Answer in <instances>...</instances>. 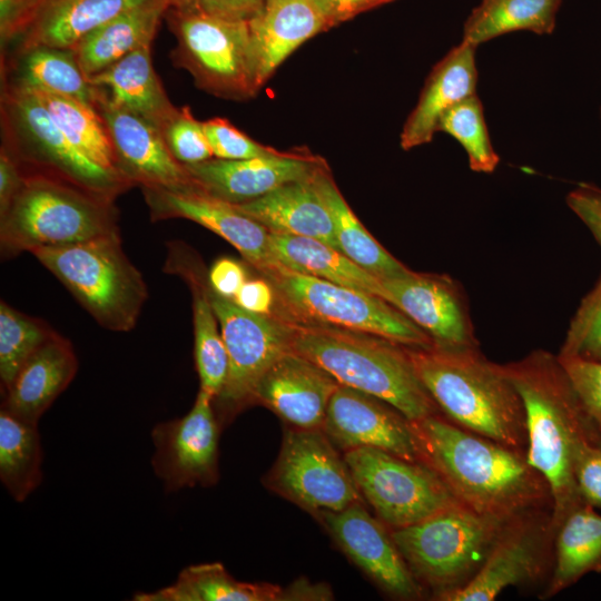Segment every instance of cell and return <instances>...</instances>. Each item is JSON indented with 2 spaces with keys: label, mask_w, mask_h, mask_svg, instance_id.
I'll return each instance as SVG.
<instances>
[{
  "label": "cell",
  "mask_w": 601,
  "mask_h": 601,
  "mask_svg": "<svg viewBox=\"0 0 601 601\" xmlns=\"http://www.w3.org/2000/svg\"><path fill=\"white\" fill-rule=\"evenodd\" d=\"M411 423L420 462L437 474L459 503L508 520L552 509L549 485L524 453L460 427L442 414Z\"/></svg>",
  "instance_id": "6da1fadb"
},
{
  "label": "cell",
  "mask_w": 601,
  "mask_h": 601,
  "mask_svg": "<svg viewBox=\"0 0 601 601\" xmlns=\"http://www.w3.org/2000/svg\"><path fill=\"white\" fill-rule=\"evenodd\" d=\"M502 368L518 390L526 422V460L546 481L555 532L583 501L574 463L579 451L599 437L601 428L588 413L558 355L536 349Z\"/></svg>",
  "instance_id": "7a4b0ae2"
},
{
  "label": "cell",
  "mask_w": 601,
  "mask_h": 601,
  "mask_svg": "<svg viewBox=\"0 0 601 601\" xmlns=\"http://www.w3.org/2000/svg\"><path fill=\"white\" fill-rule=\"evenodd\" d=\"M422 384L449 421L525 454V412L502 364L477 346L408 347Z\"/></svg>",
  "instance_id": "3957f363"
},
{
  "label": "cell",
  "mask_w": 601,
  "mask_h": 601,
  "mask_svg": "<svg viewBox=\"0 0 601 601\" xmlns=\"http://www.w3.org/2000/svg\"><path fill=\"white\" fill-rule=\"evenodd\" d=\"M286 322L292 351L323 367L339 384L385 401L410 421L441 414L406 346L367 333Z\"/></svg>",
  "instance_id": "277c9868"
},
{
  "label": "cell",
  "mask_w": 601,
  "mask_h": 601,
  "mask_svg": "<svg viewBox=\"0 0 601 601\" xmlns=\"http://www.w3.org/2000/svg\"><path fill=\"white\" fill-rule=\"evenodd\" d=\"M22 175L19 191L0 216L2 255L119 234L114 200L48 176Z\"/></svg>",
  "instance_id": "5b68a950"
},
{
  "label": "cell",
  "mask_w": 601,
  "mask_h": 601,
  "mask_svg": "<svg viewBox=\"0 0 601 601\" xmlns=\"http://www.w3.org/2000/svg\"><path fill=\"white\" fill-rule=\"evenodd\" d=\"M509 520L455 503L390 531L415 580L433 600L444 601L476 575Z\"/></svg>",
  "instance_id": "8992f818"
},
{
  "label": "cell",
  "mask_w": 601,
  "mask_h": 601,
  "mask_svg": "<svg viewBox=\"0 0 601 601\" xmlns=\"http://www.w3.org/2000/svg\"><path fill=\"white\" fill-rule=\"evenodd\" d=\"M273 286L274 315L300 324L345 328L408 347H428L430 335L385 299L300 274L274 263L258 270Z\"/></svg>",
  "instance_id": "52a82bcc"
},
{
  "label": "cell",
  "mask_w": 601,
  "mask_h": 601,
  "mask_svg": "<svg viewBox=\"0 0 601 601\" xmlns=\"http://www.w3.org/2000/svg\"><path fill=\"white\" fill-rule=\"evenodd\" d=\"M0 108L1 147L22 174L48 176L110 200L134 186L81 154L32 89L2 79Z\"/></svg>",
  "instance_id": "ba28073f"
},
{
  "label": "cell",
  "mask_w": 601,
  "mask_h": 601,
  "mask_svg": "<svg viewBox=\"0 0 601 601\" xmlns=\"http://www.w3.org/2000/svg\"><path fill=\"white\" fill-rule=\"evenodd\" d=\"M105 328L128 332L147 300V285L122 250L120 235L30 252Z\"/></svg>",
  "instance_id": "9c48e42d"
},
{
  "label": "cell",
  "mask_w": 601,
  "mask_h": 601,
  "mask_svg": "<svg viewBox=\"0 0 601 601\" xmlns=\"http://www.w3.org/2000/svg\"><path fill=\"white\" fill-rule=\"evenodd\" d=\"M177 39L170 58L195 85L223 99L245 101L256 96L249 21L194 10L168 9Z\"/></svg>",
  "instance_id": "30bf717a"
},
{
  "label": "cell",
  "mask_w": 601,
  "mask_h": 601,
  "mask_svg": "<svg viewBox=\"0 0 601 601\" xmlns=\"http://www.w3.org/2000/svg\"><path fill=\"white\" fill-rule=\"evenodd\" d=\"M205 288L229 358L225 385L213 400L223 428L252 405L260 377L282 355L292 351L290 328L285 319L274 314L248 312L214 293L208 284Z\"/></svg>",
  "instance_id": "8fae6325"
},
{
  "label": "cell",
  "mask_w": 601,
  "mask_h": 601,
  "mask_svg": "<svg viewBox=\"0 0 601 601\" xmlns=\"http://www.w3.org/2000/svg\"><path fill=\"white\" fill-rule=\"evenodd\" d=\"M264 484L312 515L364 501L344 456L322 428L287 426Z\"/></svg>",
  "instance_id": "7c38bea8"
},
{
  "label": "cell",
  "mask_w": 601,
  "mask_h": 601,
  "mask_svg": "<svg viewBox=\"0 0 601 601\" xmlns=\"http://www.w3.org/2000/svg\"><path fill=\"white\" fill-rule=\"evenodd\" d=\"M343 456L363 499L388 529L417 523L459 503L422 462L375 447L353 449Z\"/></svg>",
  "instance_id": "4fadbf2b"
},
{
  "label": "cell",
  "mask_w": 601,
  "mask_h": 601,
  "mask_svg": "<svg viewBox=\"0 0 601 601\" xmlns=\"http://www.w3.org/2000/svg\"><path fill=\"white\" fill-rule=\"evenodd\" d=\"M551 510H536L506 522L476 575L444 601H492L509 587L539 581L553 562Z\"/></svg>",
  "instance_id": "5bb4252c"
},
{
  "label": "cell",
  "mask_w": 601,
  "mask_h": 601,
  "mask_svg": "<svg viewBox=\"0 0 601 601\" xmlns=\"http://www.w3.org/2000/svg\"><path fill=\"white\" fill-rule=\"evenodd\" d=\"M213 397L199 390L183 417L157 424L151 439V464L167 492L196 485L210 486L219 479V432Z\"/></svg>",
  "instance_id": "9a60e30c"
},
{
  "label": "cell",
  "mask_w": 601,
  "mask_h": 601,
  "mask_svg": "<svg viewBox=\"0 0 601 601\" xmlns=\"http://www.w3.org/2000/svg\"><path fill=\"white\" fill-rule=\"evenodd\" d=\"M314 516L324 525L337 546L382 591L401 600L425 595L401 555L390 529L372 516L363 502L341 511L322 510Z\"/></svg>",
  "instance_id": "2e32d148"
},
{
  "label": "cell",
  "mask_w": 601,
  "mask_h": 601,
  "mask_svg": "<svg viewBox=\"0 0 601 601\" xmlns=\"http://www.w3.org/2000/svg\"><path fill=\"white\" fill-rule=\"evenodd\" d=\"M380 280L384 299L425 331L434 344L479 345L464 293L453 278L410 269Z\"/></svg>",
  "instance_id": "e0dca14e"
},
{
  "label": "cell",
  "mask_w": 601,
  "mask_h": 601,
  "mask_svg": "<svg viewBox=\"0 0 601 601\" xmlns=\"http://www.w3.org/2000/svg\"><path fill=\"white\" fill-rule=\"evenodd\" d=\"M322 430L343 453L375 447L420 462L411 421L385 401L342 384L329 401Z\"/></svg>",
  "instance_id": "ac0fdd59"
},
{
  "label": "cell",
  "mask_w": 601,
  "mask_h": 601,
  "mask_svg": "<svg viewBox=\"0 0 601 601\" xmlns=\"http://www.w3.org/2000/svg\"><path fill=\"white\" fill-rule=\"evenodd\" d=\"M95 87L93 107L112 144L119 173L140 188L176 189L194 184L185 166L169 152L159 129L140 116L116 106Z\"/></svg>",
  "instance_id": "d6986e66"
},
{
  "label": "cell",
  "mask_w": 601,
  "mask_h": 601,
  "mask_svg": "<svg viewBox=\"0 0 601 601\" xmlns=\"http://www.w3.org/2000/svg\"><path fill=\"white\" fill-rule=\"evenodd\" d=\"M152 220L186 218L233 245L246 263L264 269L276 263L269 250V231L234 204L203 190L195 183L176 189L141 188Z\"/></svg>",
  "instance_id": "ffe728a7"
},
{
  "label": "cell",
  "mask_w": 601,
  "mask_h": 601,
  "mask_svg": "<svg viewBox=\"0 0 601 601\" xmlns=\"http://www.w3.org/2000/svg\"><path fill=\"white\" fill-rule=\"evenodd\" d=\"M338 386L337 380L323 367L289 351L260 377L252 405L267 407L288 426L322 428Z\"/></svg>",
  "instance_id": "44dd1931"
},
{
  "label": "cell",
  "mask_w": 601,
  "mask_h": 601,
  "mask_svg": "<svg viewBox=\"0 0 601 601\" xmlns=\"http://www.w3.org/2000/svg\"><path fill=\"white\" fill-rule=\"evenodd\" d=\"M325 162L309 152L285 151L277 156L239 160L214 157L184 166L203 190L230 204H242L287 183L305 179Z\"/></svg>",
  "instance_id": "7402d4cb"
},
{
  "label": "cell",
  "mask_w": 601,
  "mask_h": 601,
  "mask_svg": "<svg viewBox=\"0 0 601 601\" xmlns=\"http://www.w3.org/2000/svg\"><path fill=\"white\" fill-rule=\"evenodd\" d=\"M249 28L259 91L299 46L332 27L313 0H266Z\"/></svg>",
  "instance_id": "603a6c76"
},
{
  "label": "cell",
  "mask_w": 601,
  "mask_h": 601,
  "mask_svg": "<svg viewBox=\"0 0 601 601\" xmlns=\"http://www.w3.org/2000/svg\"><path fill=\"white\" fill-rule=\"evenodd\" d=\"M475 50L476 47L461 41L432 68L417 104L403 126L400 140L404 150L432 141L441 117L454 105L475 95Z\"/></svg>",
  "instance_id": "cb8c5ba5"
},
{
  "label": "cell",
  "mask_w": 601,
  "mask_h": 601,
  "mask_svg": "<svg viewBox=\"0 0 601 601\" xmlns=\"http://www.w3.org/2000/svg\"><path fill=\"white\" fill-rule=\"evenodd\" d=\"M78 361L68 339L55 333L23 364L4 392L1 408L38 424L42 414L75 377Z\"/></svg>",
  "instance_id": "d4e9b609"
},
{
  "label": "cell",
  "mask_w": 601,
  "mask_h": 601,
  "mask_svg": "<svg viewBox=\"0 0 601 601\" xmlns=\"http://www.w3.org/2000/svg\"><path fill=\"white\" fill-rule=\"evenodd\" d=\"M313 175L234 205L269 233L314 238L339 250L331 214L314 185Z\"/></svg>",
  "instance_id": "484cf974"
},
{
  "label": "cell",
  "mask_w": 601,
  "mask_h": 601,
  "mask_svg": "<svg viewBox=\"0 0 601 601\" xmlns=\"http://www.w3.org/2000/svg\"><path fill=\"white\" fill-rule=\"evenodd\" d=\"M149 0H41L16 50L37 46L72 49L85 36Z\"/></svg>",
  "instance_id": "4316f807"
},
{
  "label": "cell",
  "mask_w": 601,
  "mask_h": 601,
  "mask_svg": "<svg viewBox=\"0 0 601 601\" xmlns=\"http://www.w3.org/2000/svg\"><path fill=\"white\" fill-rule=\"evenodd\" d=\"M110 101L146 119L158 129L175 114V107L151 61V45L142 46L88 78Z\"/></svg>",
  "instance_id": "83f0119b"
},
{
  "label": "cell",
  "mask_w": 601,
  "mask_h": 601,
  "mask_svg": "<svg viewBox=\"0 0 601 601\" xmlns=\"http://www.w3.org/2000/svg\"><path fill=\"white\" fill-rule=\"evenodd\" d=\"M168 9V0H149L85 36L71 50L87 79L131 51L151 45Z\"/></svg>",
  "instance_id": "f1b7e54d"
},
{
  "label": "cell",
  "mask_w": 601,
  "mask_h": 601,
  "mask_svg": "<svg viewBox=\"0 0 601 601\" xmlns=\"http://www.w3.org/2000/svg\"><path fill=\"white\" fill-rule=\"evenodd\" d=\"M591 572H601V514L582 502L554 532L552 570L540 598H553Z\"/></svg>",
  "instance_id": "f546056e"
},
{
  "label": "cell",
  "mask_w": 601,
  "mask_h": 601,
  "mask_svg": "<svg viewBox=\"0 0 601 601\" xmlns=\"http://www.w3.org/2000/svg\"><path fill=\"white\" fill-rule=\"evenodd\" d=\"M269 250L276 263L290 270L373 294L384 299L380 278L357 265L341 250L321 240L270 233Z\"/></svg>",
  "instance_id": "4dcf8cb0"
},
{
  "label": "cell",
  "mask_w": 601,
  "mask_h": 601,
  "mask_svg": "<svg viewBox=\"0 0 601 601\" xmlns=\"http://www.w3.org/2000/svg\"><path fill=\"white\" fill-rule=\"evenodd\" d=\"M2 79L13 83L72 97L93 106L89 83L71 49L37 46L16 50L2 59Z\"/></svg>",
  "instance_id": "1f68e13d"
},
{
  "label": "cell",
  "mask_w": 601,
  "mask_h": 601,
  "mask_svg": "<svg viewBox=\"0 0 601 601\" xmlns=\"http://www.w3.org/2000/svg\"><path fill=\"white\" fill-rule=\"evenodd\" d=\"M313 181L331 214L339 250L345 256L380 279L410 270L362 225L341 194L326 162L314 173Z\"/></svg>",
  "instance_id": "d6a6232c"
},
{
  "label": "cell",
  "mask_w": 601,
  "mask_h": 601,
  "mask_svg": "<svg viewBox=\"0 0 601 601\" xmlns=\"http://www.w3.org/2000/svg\"><path fill=\"white\" fill-rule=\"evenodd\" d=\"M136 601H277L287 600L286 588L267 582H242L219 562L190 565L177 580L152 592H139Z\"/></svg>",
  "instance_id": "836d02e7"
},
{
  "label": "cell",
  "mask_w": 601,
  "mask_h": 601,
  "mask_svg": "<svg viewBox=\"0 0 601 601\" xmlns=\"http://www.w3.org/2000/svg\"><path fill=\"white\" fill-rule=\"evenodd\" d=\"M562 0H481L463 26L462 41L479 45L514 31L553 32Z\"/></svg>",
  "instance_id": "e575fe53"
},
{
  "label": "cell",
  "mask_w": 601,
  "mask_h": 601,
  "mask_svg": "<svg viewBox=\"0 0 601 601\" xmlns=\"http://www.w3.org/2000/svg\"><path fill=\"white\" fill-rule=\"evenodd\" d=\"M42 450L38 424L0 411V480L17 502L41 483Z\"/></svg>",
  "instance_id": "d590c367"
},
{
  "label": "cell",
  "mask_w": 601,
  "mask_h": 601,
  "mask_svg": "<svg viewBox=\"0 0 601 601\" xmlns=\"http://www.w3.org/2000/svg\"><path fill=\"white\" fill-rule=\"evenodd\" d=\"M30 89L46 107L53 122L81 154L97 165L121 175L108 131L93 106L48 90Z\"/></svg>",
  "instance_id": "8d00e7d4"
},
{
  "label": "cell",
  "mask_w": 601,
  "mask_h": 601,
  "mask_svg": "<svg viewBox=\"0 0 601 601\" xmlns=\"http://www.w3.org/2000/svg\"><path fill=\"white\" fill-rule=\"evenodd\" d=\"M171 266L186 277L193 289V322L195 364L200 390L215 398L223 390L229 368L228 353L218 331L217 317L206 293L205 284L184 264Z\"/></svg>",
  "instance_id": "74e56055"
},
{
  "label": "cell",
  "mask_w": 601,
  "mask_h": 601,
  "mask_svg": "<svg viewBox=\"0 0 601 601\" xmlns=\"http://www.w3.org/2000/svg\"><path fill=\"white\" fill-rule=\"evenodd\" d=\"M56 332L38 318L30 317L3 300L0 303V378L7 391L23 364Z\"/></svg>",
  "instance_id": "f35d334b"
},
{
  "label": "cell",
  "mask_w": 601,
  "mask_h": 601,
  "mask_svg": "<svg viewBox=\"0 0 601 601\" xmlns=\"http://www.w3.org/2000/svg\"><path fill=\"white\" fill-rule=\"evenodd\" d=\"M437 131L451 135L462 145L473 171L490 174L495 170L500 158L492 146L476 93L450 108L441 117Z\"/></svg>",
  "instance_id": "ab89813d"
},
{
  "label": "cell",
  "mask_w": 601,
  "mask_h": 601,
  "mask_svg": "<svg viewBox=\"0 0 601 601\" xmlns=\"http://www.w3.org/2000/svg\"><path fill=\"white\" fill-rule=\"evenodd\" d=\"M558 356L601 364V275L582 298Z\"/></svg>",
  "instance_id": "60d3db41"
},
{
  "label": "cell",
  "mask_w": 601,
  "mask_h": 601,
  "mask_svg": "<svg viewBox=\"0 0 601 601\" xmlns=\"http://www.w3.org/2000/svg\"><path fill=\"white\" fill-rule=\"evenodd\" d=\"M159 131L169 152L183 165L214 158L203 121L196 119L187 106L177 108Z\"/></svg>",
  "instance_id": "b9f144b4"
},
{
  "label": "cell",
  "mask_w": 601,
  "mask_h": 601,
  "mask_svg": "<svg viewBox=\"0 0 601 601\" xmlns=\"http://www.w3.org/2000/svg\"><path fill=\"white\" fill-rule=\"evenodd\" d=\"M203 127L215 158L239 160L285 152L257 142L226 118L207 119L203 121Z\"/></svg>",
  "instance_id": "7bdbcfd3"
},
{
  "label": "cell",
  "mask_w": 601,
  "mask_h": 601,
  "mask_svg": "<svg viewBox=\"0 0 601 601\" xmlns=\"http://www.w3.org/2000/svg\"><path fill=\"white\" fill-rule=\"evenodd\" d=\"M558 357L588 413L601 428V364Z\"/></svg>",
  "instance_id": "ee69618b"
},
{
  "label": "cell",
  "mask_w": 601,
  "mask_h": 601,
  "mask_svg": "<svg viewBox=\"0 0 601 601\" xmlns=\"http://www.w3.org/2000/svg\"><path fill=\"white\" fill-rule=\"evenodd\" d=\"M574 477L581 500L601 509V434L579 451Z\"/></svg>",
  "instance_id": "f6af8a7d"
},
{
  "label": "cell",
  "mask_w": 601,
  "mask_h": 601,
  "mask_svg": "<svg viewBox=\"0 0 601 601\" xmlns=\"http://www.w3.org/2000/svg\"><path fill=\"white\" fill-rule=\"evenodd\" d=\"M41 0H0L1 47L18 40L31 23Z\"/></svg>",
  "instance_id": "bcb514c9"
},
{
  "label": "cell",
  "mask_w": 601,
  "mask_h": 601,
  "mask_svg": "<svg viewBox=\"0 0 601 601\" xmlns=\"http://www.w3.org/2000/svg\"><path fill=\"white\" fill-rule=\"evenodd\" d=\"M566 203L601 246V188L580 184L568 195Z\"/></svg>",
  "instance_id": "7dc6e473"
},
{
  "label": "cell",
  "mask_w": 601,
  "mask_h": 601,
  "mask_svg": "<svg viewBox=\"0 0 601 601\" xmlns=\"http://www.w3.org/2000/svg\"><path fill=\"white\" fill-rule=\"evenodd\" d=\"M248 278L244 264L229 257H221L210 266L207 284L217 295L233 299Z\"/></svg>",
  "instance_id": "c3c4849f"
},
{
  "label": "cell",
  "mask_w": 601,
  "mask_h": 601,
  "mask_svg": "<svg viewBox=\"0 0 601 601\" xmlns=\"http://www.w3.org/2000/svg\"><path fill=\"white\" fill-rule=\"evenodd\" d=\"M231 300L252 313L274 314L275 293L270 283L263 276L248 278Z\"/></svg>",
  "instance_id": "681fc988"
},
{
  "label": "cell",
  "mask_w": 601,
  "mask_h": 601,
  "mask_svg": "<svg viewBox=\"0 0 601 601\" xmlns=\"http://www.w3.org/2000/svg\"><path fill=\"white\" fill-rule=\"evenodd\" d=\"M331 27L345 22L359 13L391 2L390 0H313Z\"/></svg>",
  "instance_id": "f907efd6"
},
{
  "label": "cell",
  "mask_w": 601,
  "mask_h": 601,
  "mask_svg": "<svg viewBox=\"0 0 601 601\" xmlns=\"http://www.w3.org/2000/svg\"><path fill=\"white\" fill-rule=\"evenodd\" d=\"M266 0H201L200 9L207 13L231 20L253 19Z\"/></svg>",
  "instance_id": "816d5d0a"
},
{
  "label": "cell",
  "mask_w": 601,
  "mask_h": 601,
  "mask_svg": "<svg viewBox=\"0 0 601 601\" xmlns=\"http://www.w3.org/2000/svg\"><path fill=\"white\" fill-rule=\"evenodd\" d=\"M23 181L21 169L11 154L0 149V216L9 208Z\"/></svg>",
  "instance_id": "f5cc1de1"
},
{
  "label": "cell",
  "mask_w": 601,
  "mask_h": 601,
  "mask_svg": "<svg viewBox=\"0 0 601 601\" xmlns=\"http://www.w3.org/2000/svg\"><path fill=\"white\" fill-rule=\"evenodd\" d=\"M201 0H168L169 8L175 10H194L200 7Z\"/></svg>",
  "instance_id": "db71d44e"
},
{
  "label": "cell",
  "mask_w": 601,
  "mask_h": 601,
  "mask_svg": "<svg viewBox=\"0 0 601 601\" xmlns=\"http://www.w3.org/2000/svg\"><path fill=\"white\" fill-rule=\"evenodd\" d=\"M390 1H393V0H390Z\"/></svg>",
  "instance_id": "11a10c76"
}]
</instances>
